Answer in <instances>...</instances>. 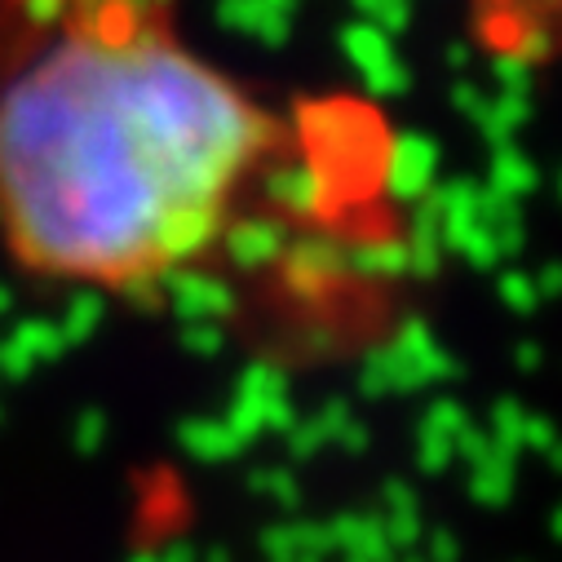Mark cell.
Listing matches in <instances>:
<instances>
[{
  "mask_svg": "<svg viewBox=\"0 0 562 562\" xmlns=\"http://www.w3.org/2000/svg\"><path fill=\"white\" fill-rule=\"evenodd\" d=\"M289 151V120L169 0H58L0 76V248L58 289L147 297L200 274Z\"/></svg>",
  "mask_w": 562,
  "mask_h": 562,
  "instance_id": "cell-1",
  "label": "cell"
},
{
  "mask_svg": "<svg viewBox=\"0 0 562 562\" xmlns=\"http://www.w3.org/2000/svg\"><path fill=\"white\" fill-rule=\"evenodd\" d=\"M465 27L487 58L562 76V0H465Z\"/></svg>",
  "mask_w": 562,
  "mask_h": 562,
  "instance_id": "cell-2",
  "label": "cell"
}]
</instances>
